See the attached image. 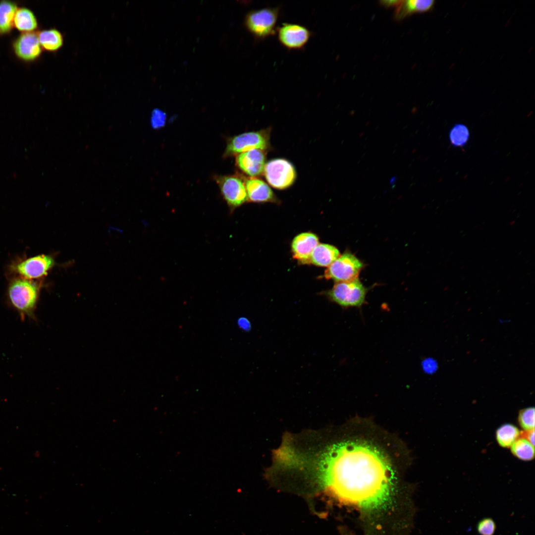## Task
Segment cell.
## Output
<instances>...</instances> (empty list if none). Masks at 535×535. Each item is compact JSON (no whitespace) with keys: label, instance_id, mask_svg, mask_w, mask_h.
<instances>
[{"label":"cell","instance_id":"obj_7","mask_svg":"<svg viewBox=\"0 0 535 535\" xmlns=\"http://www.w3.org/2000/svg\"><path fill=\"white\" fill-rule=\"evenodd\" d=\"M363 266V263L353 254L345 253L327 267L324 277L336 282L352 280L358 278Z\"/></svg>","mask_w":535,"mask_h":535},{"label":"cell","instance_id":"obj_26","mask_svg":"<svg viewBox=\"0 0 535 535\" xmlns=\"http://www.w3.org/2000/svg\"><path fill=\"white\" fill-rule=\"evenodd\" d=\"M423 368L427 373L432 374L437 370L438 364L435 360L427 359L424 362Z\"/></svg>","mask_w":535,"mask_h":535},{"label":"cell","instance_id":"obj_4","mask_svg":"<svg viewBox=\"0 0 535 535\" xmlns=\"http://www.w3.org/2000/svg\"><path fill=\"white\" fill-rule=\"evenodd\" d=\"M279 14L278 7L252 10L245 16V27L255 39L264 40L276 32V25Z\"/></svg>","mask_w":535,"mask_h":535},{"label":"cell","instance_id":"obj_25","mask_svg":"<svg viewBox=\"0 0 535 535\" xmlns=\"http://www.w3.org/2000/svg\"><path fill=\"white\" fill-rule=\"evenodd\" d=\"M166 114L163 111L159 109H155L151 115V123L152 126L155 128H159L163 126L165 122Z\"/></svg>","mask_w":535,"mask_h":535},{"label":"cell","instance_id":"obj_21","mask_svg":"<svg viewBox=\"0 0 535 535\" xmlns=\"http://www.w3.org/2000/svg\"><path fill=\"white\" fill-rule=\"evenodd\" d=\"M512 453L518 459L523 461H530L535 456V448L527 439L520 437L511 446Z\"/></svg>","mask_w":535,"mask_h":535},{"label":"cell","instance_id":"obj_8","mask_svg":"<svg viewBox=\"0 0 535 535\" xmlns=\"http://www.w3.org/2000/svg\"><path fill=\"white\" fill-rule=\"evenodd\" d=\"M216 182L231 211L248 202L244 177L238 175L220 176L216 178Z\"/></svg>","mask_w":535,"mask_h":535},{"label":"cell","instance_id":"obj_17","mask_svg":"<svg viewBox=\"0 0 535 535\" xmlns=\"http://www.w3.org/2000/svg\"><path fill=\"white\" fill-rule=\"evenodd\" d=\"M38 19L34 12L25 6L18 7L14 16V27L20 33L37 31Z\"/></svg>","mask_w":535,"mask_h":535},{"label":"cell","instance_id":"obj_12","mask_svg":"<svg viewBox=\"0 0 535 535\" xmlns=\"http://www.w3.org/2000/svg\"><path fill=\"white\" fill-rule=\"evenodd\" d=\"M267 151L255 149L236 155L238 168L249 177L263 175L266 163Z\"/></svg>","mask_w":535,"mask_h":535},{"label":"cell","instance_id":"obj_14","mask_svg":"<svg viewBox=\"0 0 535 535\" xmlns=\"http://www.w3.org/2000/svg\"><path fill=\"white\" fill-rule=\"evenodd\" d=\"M248 202L278 203L279 201L270 186L258 177L245 178Z\"/></svg>","mask_w":535,"mask_h":535},{"label":"cell","instance_id":"obj_19","mask_svg":"<svg viewBox=\"0 0 535 535\" xmlns=\"http://www.w3.org/2000/svg\"><path fill=\"white\" fill-rule=\"evenodd\" d=\"M433 3L432 0H403L396 7L395 16L397 19H401L414 12L427 11L431 8Z\"/></svg>","mask_w":535,"mask_h":535},{"label":"cell","instance_id":"obj_18","mask_svg":"<svg viewBox=\"0 0 535 535\" xmlns=\"http://www.w3.org/2000/svg\"><path fill=\"white\" fill-rule=\"evenodd\" d=\"M37 34L43 50L49 52H55L63 45V36L61 33L55 28L40 30L37 31Z\"/></svg>","mask_w":535,"mask_h":535},{"label":"cell","instance_id":"obj_16","mask_svg":"<svg viewBox=\"0 0 535 535\" xmlns=\"http://www.w3.org/2000/svg\"><path fill=\"white\" fill-rule=\"evenodd\" d=\"M340 256L337 248L328 244H318L313 250L310 263L316 266L328 267Z\"/></svg>","mask_w":535,"mask_h":535},{"label":"cell","instance_id":"obj_27","mask_svg":"<svg viewBox=\"0 0 535 535\" xmlns=\"http://www.w3.org/2000/svg\"><path fill=\"white\" fill-rule=\"evenodd\" d=\"M403 1V0H385L380 1V3L381 5L386 7H397L400 5Z\"/></svg>","mask_w":535,"mask_h":535},{"label":"cell","instance_id":"obj_24","mask_svg":"<svg viewBox=\"0 0 535 535\" xmlns=\"http://www.w3.org/2000/svg\"><path fill=\"white\" fill-rule=\"evenodd\" d=\"M477 529L480 535H493L496 530V524L490 518H483L478 523Z\"/></svg>","mask_w":535,"mask_h":535},{"label":"cell","instance_id":"obj_22","mask_svg":"<svg viewBox=\"0 0 535 535\" xmlns=\"http://www.w3.org/2000/svg\"><path fill=\"white\" fill-rule=\"evenodd\" d=\"M470 138L468 128L462 123H457L452 127L449 132V139L453 147L465 146Z\"/></svg>","mask_w":535,"mask_h":535},{"label":"cell","instance_id":"obj_11","mask_svg":"<svg viewBox=\"0 0 535 535\" xmlns=\"http://www.w3.org/2000/svg\"><path fill=\"white\" fill-rule=\"evenodd\" d=\"M54 265L51 257L40 255L21 261L12 266L11 268L21 277L32 280L47 275Z\"/></svg>","mask_w":535,"mask_h":535},{"label":"cell","instance_id":"obj_3","mask_svg":"<svg viewBox=\"0 0 535 535\" xmlns=\"http://www.w3.org/2000/svg\"><path fill=\"white\" fill-rule=\"evenodd\" d=\"M367 289L357 278L352 280L336 282L333 287L323 293L328 299L343 309L361 307L366 302Z\"/></svg>","mask_w":535,"mask_h":535},{"label":"cell","instance_id":"obj_15","mask_svg":"<svg viewBox=\"0 0 535 535\" xmlns=\"http://www.w3.org/2000/svg\"><path fill=\"white\" fill-rule=\"evenodd\" d=\"M18 3L9 0H0V37L10 35L14 27V19Z\"/></svg>","mask_w":535,"mask_h":535},{"label":"cell","instance_id":"obj_20","mask_svg":"<svg viewBox=\"0 0 535 535\" xmlns=\"http://www.w3.org/2000/svg\"><path fill=\"white\" fill-rule=\"evenodd\" d=\"M520 435V431L518 428L510 424L502 425L496 431V440L504 448L511 447Z\"/></svg>","mask_w":535,"mask_h":535},{"label":"cell","instance_id":"obj_10","mask_svg":"<svg viewBox=\"0 0 535 535\" xmlns=\"http://www.w3.org/2000/svg\"><path fill=\"white\" fill-rule=\"evenodd\" d=\"M276 31L279 43L289 50L301 49L312 36V32L307 27L295 23H283Z\"/></svg>","mask_w":535,"mask_h":535},{"label":"cell","instance_id":"obj_5","mask_svg":"<svg viewBox=\"0 0 535 535\" xmlns=\"http://www.w3.org/2000/svg\"><path fill=\"white\" fill-rule=\"evenodd\" d=\"M271 132V128L268 127L256 131L244 132L230 138L224 156L226 157L237 155L255 149L267 152L270 150Z\"/></svg>","mask_w":535,"mask_h":535},{"label":"cell","instance_id":"obj_1","mask_svg":"<svg viewBox=\"0 0 535 535\" xmlns=\"http://www.w3.org/2000/svg\"><path fill=\"white\" fill-rule=\"evenodd\" d=\"M279 472L290 484L321 490L343 504L371 509L393 488V471L376 447L357 440H327L322 432L289 434L279 448Z\"/></svg>","mask_w":535,"mask_h":535},{"label":"cell","instance_id":"obj_2","mask_svg":"<svg viewBox=\"0 0 535 535\" xmlns=\"http://www.w3.org/2000/svg\"><path fill=\"white\" fill-rule=\"evenodd\" d=\"M40 290V284L32 280L20 277L10 282L7 291L8 300L21 321L26 318L36 320L35 313Z\"/></svg>","mask_w":535,"mask_h":535},{"label":"cell","instance_id":"obj_13","mask_svg":"<svg viewBox=\"0 0 535 535\" xmlns=\"http://www.w3.org/2000/svg\"><path fill=\"white\" fill-rule=\"evenodd\" d=\"M319 242L317 235L310 232L297 235L291 243L293 258L302 264H310L311 254Z\"/></svg>","mask_w":535,"mask_h":535},{"label":"cell","instance_id":"obj_28","mask_svg":"<svg viewBox=\"0 0 535 535\" xmlns=\"http://www.w3.org/2000/svg\"><path fill=\"white\" fill-rule=\"evenodd\" d=\"M238 324L239 326L244 329H247L249 328L250 323L248 321H247L246 319L241 318L238 321Z\"/></svg>","mask_w":535,"mask_h":535},{"label":"cell","instance_id":"obj_9","mask_svg":"<svg viewBox=\"0 0 535 535\" xmlns=\"http://www.w3.org/2000/svg\"><path fill=\"white\" fill-rule=\"evenodd\" d=\"M11 48L15 56L25 63H31L41 57L43 49L37 31L20 33L11 41Z\"/></svg>","mask_w":535,"mask_h":535},{"label":"cell","instance_id":"obj_23","mask_svg":"<svg viewBox=\"0 0 535 535\" xmlns=\"http://www.w3.org/2000/svg\"><path fill=\"white\" fill-rule=\"evenodd\" d=\"M518 422L525 430L534 429L535 408L528 407L521 410L519 413Z\"/></svg>","mask_w":535,"mask_h":535},{"label":"cell","instance_id":"obj_6","mask_svg":"<svg viewBox=\"0 0 535 535\" xmlns=\"http://www.w3.org/2000/svg\"><path fill=\"white\" fill-rule=\"evenodd\" d=\"M263 175L270 186L278 190L289 188L297 178L293 164L282 158L272 159L266 162Z\"/></svg>","mask_w":535,"mask_h":535}]
</instances>
